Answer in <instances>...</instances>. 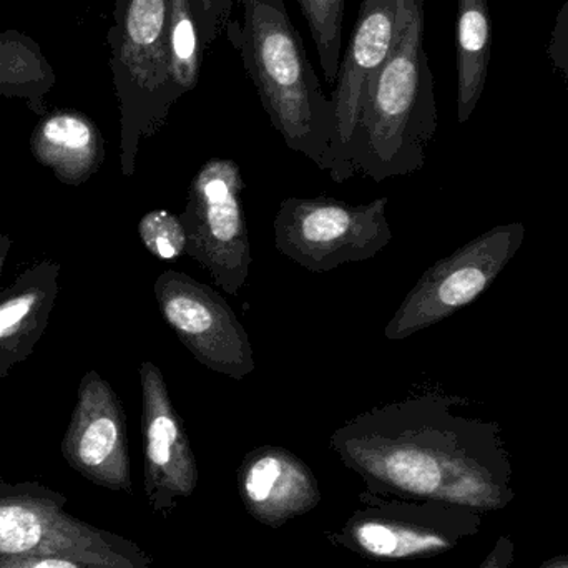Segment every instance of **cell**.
Returning <instances> with one entry per match:
<instances>
[{
  "label": "cell",
  "mask_w": 568,
  "mask_h": 568,
  "mask_svg": "<svg viewBox=\"0 0 568 568\" xmlns=\"http://www.w3.org/2000/svg\"><path fill=\"white\" fill-rule=\"evenodd\" d=\"M460 403V397L427 393L373 407L331 434V450L369 493L469 499L477 489L474 456L493 426L456 416Z\"/></svg>",
  "instance_id": "6da1fadb"
},
{
  "label": "cell",
  "mask_w": 568,
  "mask_h": 568,
  "mask_svg": "<svg viewBox=\"0 0 568 568\" xmlns=\"http://www.w3.org/2000/svg\"><path fill=\"white\" fill-rule=\"evenodd\" d=\"M437 132V106L424 50V0H413L396 40L367 83L337 183L363 173L381 183L419 172Z\"/></svg>",
  "instance_id": "7a4b0ae2"
},
{
  "label": "cell",
  "mask_w": 568,
  "mask_h": 568,
  "mask_svg": "<svg viewBox=\"0 0 568 568\" xmlns=\"http://www.w3.org/2000/svg\"><path fill=\"white\" fill-rule=\"evenodd\" d=\"M242 22L226 26L263 109L284 143L317 169H333L336 115L316 70L307 60L303 37L291 22L284 0H242Z\"/></svg>",
  "instance_id": "3957f363"
},
{
  "label": "cell",
  "mask_w": 568,
  "mask_h": 568,
  "mask_svg": "<svg viewBox=\"0 0 568 568\" xmlns=\"http://www.w3.org/2000/svg\"><path fill=\"white\" fill-rule=\"evenodd\" d=\"M113 82L122 112V173H135L140 140L155 135L183 97L172 75L170 0H115Z\"/></svg>",
  "instance_id": "277c9868"
},
{
  "label": "cell",
  "mask_w": 568,
  "mask_h": 568,
  "mask_svg": "<svg viewBox=\"0 0 568 568\" xmlns=\"http://www.w3.org/2000/svg\"><path fill=\"white\" fill-rule=\"evenodd\" d=\"M386 206V196L366 205L326 196L283 200L273 222L276 250L311 273L367 262L393 240Z\"/></svg>",
  "instance_id": "5b68a950"
},
{
  "label": "cell",
  "mask_w": 568,
  "mask_h": 568,
  "mask_svg": "<svg viewBox=\"0 0 568 568\" xmlns=\"http://www.w3.org/2000/svg\"><path fill=\"white\" fill-rule=\"evenodd\" d=\"M243 193L245 179L235 160H209L193 176L180 215L189 239L186 255L229 294L240 293L252 266Z\"/></svg>",
  "instance_id": "8992f818"
},
{
  "label": "cell",
  "mask_w": 568,
  "mask_h": 568,
  "mask_svg": "<svg viewBox=\"0 0 568 568\" xmlns=\"http://www.w3.org/2000/svg\"><path fill=\"white\" fill-rule=\"evenodd\" d=\"M524 236L523 223L499 225L439 260L406 294L384 336L406 339L474 303L517 255Z\"/></svg>",
  "instance_id": "52a82bcc"
},
{
  "label": "cell",
  "mask_w": 568,
  "mask_h": 568,
  "mask_svg": "<svg viewBox=\"0 0 568 568\" xmlns=\"http://www.w3.org/2000/svg\"><path fill=\"white\" fill-rule=\"evenodd\" d=\"M153 291L163 320L202 366L236 381L256 369L248 333L212 286L169 270Z\"/></svg>",
  "instance_id": "ba28073f"
},
{
  "label": "cell",
  "mask_w": 568,
  "mask_h": 568,
  "mask_svg": "<svg viewBox=\"0 0 568 568\" xmlns=\"http://www.w3.org/2000/svg\"><path fill=\"white\" fill-rule=\"evenodd\" d=\"M346 523L324 534L329 546L371 562H403L453 544L437 500L400 499L364 489Z\"/></svg>",
  "instance_id": "9c48e42d"
},
{
  "label": "cell",
  "mask_w": 568,
  "mask_h": 568,
  "mask_svg": "<svg viewBox=\"0 0 568 568\" xmlns=\"http://www.w3.org/2000/svg\"><path fill=\"white\" fill-rule=\"evenodd\" d=\"M145 496L160 519H170L182 500L199 487L200 473L192 440L155 363L140 364Z\"/></svg>",
  "instance_id": "30bf717a"
},
{
  "label": "cell",
  "mask_w": 568,
  "mask_h": 568,
  "mask_svg": "<svg viewBox=\"0 0 568 568\" xmlns=\"http://www.w3.org/2000/svg\"><path fill=\"white\" fill-rule=\"evenodd\" d=\"M63 454L100 486L132 494L125 410L109 381L97 371L80 381Z\"/></svg>",
  "instance_id": "8fae6325"
},
{
  "label": "cell",
  "mask_w": 568,
  "mask_h": 568,
  "mask_svg": "<svg viewBox=\"0 0 568 568\" xmlns=\"http://www.w3.org/2000/svg\"><path fill=\"white\" fill-rule=\"evenodd\" d=\"M413 0H363L349 45L339 63L331 102L336 115L331 179L337 182L344 153L359 119L367 83L389 55L400 19Z\"/></svg>",
  "instance_id": "7c38bea8"
},
{
  "label": "cell",
  "mask_w": 568,
  "mask_h": 568,
  "mask_svg": "<svg viewBox=\"0 0 568 568\" xmlns=\"http://www.w3.org/2000/svg\"><path fill=\"white\" fill-rule=\"evenodd\" d=\"M240 499L248 516L278 530L320 506V483L311 467L282 446L250 450L236 473Z\"/></svg>",
  "instance_id": "4fadbf2b"
},
{
  "label": "cell",
  "mask_w": 568,
  "mask_h": 568,
  "mask_svg": "<svg viewBox=\"0 0 568 568\" xmlns=\"http://www.w3.org/2000/svg\"><path fill=\"white\" fill-rule=\"evenodd\" d=\"M60 265L43 260L23 270L16 283L0 293V379L23 363L42 339L57 294Z\"/></svg>",
  "instance_id": "5bb4252c"
},
{
  "label": "cell",
  "mask_w": 568,
  "mask_h": 568,
  "mask_svg": "<svg viewBox=\"0 0 568 568\" xmlns=\"http://www.w3.org/2000/svg\"><path fill=\"white\" fill-rule=\"evenodd\" d=\"M30 150L59 182L72 186L92 179L105 160V142L99 126L75 110L43 115L30 136Z\"/></svg>",
  "instance_id": "9a60e30c"
},
{
  "label": "cell",
  "mask_w": 568,
  "mask_h": 568,
  "mask_svg": "<svg viewBox=\"0 0 568 568\" xmlns=\"http://www.w3.org/2000/svg\"><path fill=\"white\" fill-rule=\"evenodd\" d=\"M493 23L487 0H457V120L466 123L476 110L490 62Z\"/></svg>",
  "instance_id": "2e32d148"
},
{
  "label": "cell",
  "mask_w": 568,
  "mask_h": 568,
  "mask_svg": "<svg viewBox=\"0 0 568 568\" xmlns=\"http://www.w3.org/2000/svg\"><path fill=\"white\" fill-rule=\"evenodd\" d=\"M55 85V73L40 47L22 33H0V95L27 100L30 109L43 115V97Z\"/></svg>",
  "instance_id": "e0dca14e"
},
{
  "label": "cell",
  "mask_w": 568,
  "mask_h": 568,
  "mask_svg": "<svg viewBox=\"0 0 568 568\" xmlns=\"http://www.w3.org/2000/svg\"><path fill=\"white\" fill-rule=\"evenodd\" d=\"M205 49L190 0H170L172 75L182 95L192 92L199 83Z\"/></svg>",
  "instance_id": "ac0fdd59"
},
{
  "label": "cell",
  "mask_w": 568,
  "mask_h": 568,
  "mask_svg": "<svg viewBox=\"0 0 568 568\" xmlns=\"http://www.w3.org/2000/svg\"><path fill=\"white\" fill-rule=\"evenodd\" d=\"M310 26L324 79L336 83L343 52V19L346 0H297Z\"/></svg>",
  "instance_id": "d6986e66"
},
{
  "label": "cell",
  "mask_w": 568,
  "mask_h": 568,
  "mask_svg": "<svg viewBox=\"0 0 568 568\" xmlns=\"http://www.w3.org/2000/svg\"><path fill=\"white\" fill-rule=\"evenodd\" d=\"M47 524L22 504H0V557L32 554L45 539Z\"/></svg>",
  "instance_id": "ffe728a7"
},
{
  "label": "cell",
  "mask_w": 568,
  "mask_h": 568,
  "mask_svg": "<svg viewBox=\"0 0 568 568\" xmlns=\"http://www.w3.org/2000/svg\"><path fill=\"white\" fill-rule=\"evenodd\" d=\"M139 236L150 255L175 262L186 255L189 239L182 219L169 210H152L139 223Z\"/></svg>",
  "instance_id": "44dd1931"
},
{
  "label": "cell",
  "mask_w": 568,
  "mask_h": 568,
  "mask_svg": "<svg viewBox=\"0 0 568 568\" xmlns=\"http://www.w3.org/2000/svg\"><path fill=\"white\" fill-rule=\"evenodd\" d=\"M205 47L212 45L232 19L235 0H190Z\"/></svg>",
  "instance_id": "7402d4cb"
},
{
  "label": "cell",
  "mask_w": 568,
  "mask_h": 568,
  "mask_svg": "<svg viewBox=\"0 0 568 568\" xmlns=\"http://www.w3.org/2000/svg\"><path fill=\"white\" fill-rule=\"evenodd\" d=\"M549 57L554 67L562 73L568 83V0L557 13L556 27L549 43Z\"/></svg>",
  "instance_id": "603a6c76"
},
{
  "label": "cell",
  "mask_w": 568,
  "mask_h": 568,
  "mask_svg": "<svg viewBox=\"0 0 568 568\" xmlns=\"http://www.w3.org/2000/svg\"><path fill=\"white\" fill-rule=\"evenodd\" d=\"M10 250H12V240L0 233V275H2L3 263H6Z\"/></svg>",
  "instance_id": "cb8c5ba5"
}]
</instances>
